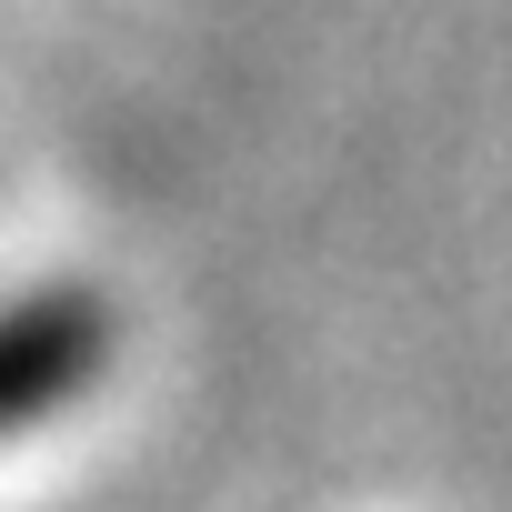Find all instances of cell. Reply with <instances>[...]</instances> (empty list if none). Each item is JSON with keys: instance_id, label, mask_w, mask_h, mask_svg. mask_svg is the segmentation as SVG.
<instances>
[{"instance_id": "cell-1", "label": "cell", "mask_w": 512, "mask_h": 512, "mask_svg": "<svg viewBox=\"0 0 512 512\" xmlns=\"http://www.w3.org/2000/svg\"><path fill=\"white\" fill-rule=\"evenodd\" d=\"M111 372V312L71 282L0 292V442L61 422L91 382Z\"/></svg>"}]
</instances>
